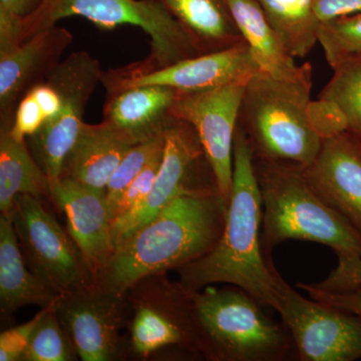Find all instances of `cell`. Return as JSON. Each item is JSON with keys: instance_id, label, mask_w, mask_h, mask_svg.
<instances>
[{"instance_id": "cell-1", "label": "cell", "mask_w": 361, "mask_h": 361, "mask_svg": "<svg viewBox=\"0 0 361 361\" xmlns=\"http://www.w3.org/2000/svg\"><path fill=\"white\" fill-rule=\"evenodd\" d=\"M254 157L237 127L234 137L233 182L224 229L216 245L203 257L180 268V284L198 291L214 284L234 285L273 310H279L287 282L261 244L262 201Z\"/></svg>"}, {"instance_id": "cell-2", "label": "cell", "mask_w": 361, "mask_h": 361, "mask_svg": "<svg viewBox=\"0 0 361 361\" xmlns=\"http://www.w3.org/2000/svg\"><path fill=\"white\" fill-rule=\"evenodd\" d=\"M227 209L215 185L183 192L116 247L94 284L123 295L146 277L198 260L220 239Z\"/></svg>"}, {"instance_id": "cell-3", "label": "cell", "mask_w": 361, "mask_h": 361, "mask_svg": "<svg viewBox=\"0 0 361 361\" xmlns=\"http://www.w3.org/2000/svg\"><path fill=\"white\" fill-rule=\"evenodd\" d=\"M262 201L261 244L266 258L288 240L329 247L337 257H361V236L311 186L302 166L254 158Z\"/></svg>"}, {"instance_id": "cell-4", "label": "cell", "mask_w": 361, "mask_h": 361, "mask_svg": "<svg viewBox=\"0 0 361 361\" xmlns=\"http://www.w3.org/2000/svg\"><path fill=\"white\" fill-rule=\"evenodd\" d=\"M203 355L215 361H296L284 322L271 318L255 297L238 286L190 291Z\"/></svg>"}, {"instance_id": "cell-5", "label": "cell", "mask_w": 361, "mask_h": 361, "mask_svg": "<svg viewBox=\"0 0 361 361\" xmlns=\"http://www.w3.org/2000/svg\"><path fill=\"white\" fill-rule=\"evenodd\" d=\"M312 75L281 80L260 71L245 85L238 126L254 158L288 161L307 168L323 140L311 125Z\"/></svg>"}, {"instance_id": "cell-6", "label": "cell", "mask_w": 361, "mask_h": 361, "mask_svg": "<svg viewBox=\"0 0 361 361\" xmlns=\"http://www.w3.org/2000/svg\"><path fill=\"white\" fill-rule=\"evenodd\" d=\"M71 16H82L102 30L137 26L149 35L148 58L118 68L122 73H148L201 54L174 16L154 0H44L35 13L18 23L16 42L20 44Z\"/></svg>"}, {"instance_id": "cell-7", "label": "cell", "mask_w": 361, "mask_h": 361, "mask_svg": "<svg viewBox=\"0 0 361 361\" xmlns=\"http://www.w3.org/2000/svg\"><path fill=\"white\" fill-rule=\"evenodd\" d=\"M11 215L26 264L44 284L59 295L94 285L77 244L42 199L20 195Z\"/></svg>"}, {"instance_id": "cell-8", "label": "cell", "mask_w": 361, "mask_h": 361, "mask_svg": "<svg viewBox=\"0 0 361 361\" xmlns=\"http://www.w3.org/2000/svg\"><path fill=\"white\" fill-rule=\"evenodd\" d=\"M101 65L87 51L73 52L54 66L44 80L59 90L63 109L54 121L45 123L28 139L30 153L49 182L63 175V167L85 122V106L102 82Z\"/></svg>"}, {"instance_id": "cell-9", "label": "cell", "mask_w": 361, "mask_h": 361, "mask_svg": "<svg viewBox=\"0 0 361 361\" xmlns=\"http://www.w3.org/2000/svg\"><path fill=\"white\" fill-rule=\"evenodd\" d=\"M277 312L290 331L299 361L361 360L360 314L306 298L289 284Z\"/></svg>"}, {"instance_id": "cell-10", "label": "cell", "mask_w": 361, "mask_h": 361, "mask_svg": "<svg viewBox=\"0 0 361 361\" xmlns=\"http://www.w3.org/2000/svg\"><path fill=\"white\" fill-rule=\"evenodd\" d=\"M246 85H228L179 92L171 116L196 130L218 190L229 204L233 182L234 137Z\"/></svg>"}, {"instance_id": "cell-11", "label": "cell", "mask_w": 361, "mask_h": 361, "mask_svg": "<svg viewBox=\"0 0 361 361\" xmlns=\"http://www.w3.org/2000/svg\"><path fill=\"white\" fill-rule=\"evenodd\" d=\"M164 139L165 147L160 168L148 197L111 224L113 252L121 242L155 218L183 192L198 187L217 186L215 182L195 180L197 169L207 159L198 134L190 123L171 118L164 130Z\"/></svg>"}, {"instance_id": "cell-12", "label": "cell", "mask_w": 361, "mask_h": 361, "mask_svg": "<svg viewBox=\"0 0 361 361\" xmlns=\"http://www.w3.org/2000/svg\"><path fill=\"white\" fill-rule=\"evenodd\" d=\"M260 71L244 42L224 51L200 54L148 73H125L118 68L106 71L102 75V82L110 96L141 85H163L178 92H193L246 85Z\"/></svg>"}, {"instance_id": "cell-13", "label": "cell", "mask_w": 361, "mask_h": 361, "mask_svg": "<svg viewBox=\"0 0 361 361\" xmlns=\"http://www.w3.org/2000/svg\"><path fill=\"white\" fill-rule=\"evenodd\" d=\"M123 296L97 285L61 294L56 314L78 357L113 360L120 346Z\"/></svg>"}, {"instance_id": "cell-14", "label": "cell", "mask_w": 361, "mask_h": 361, "mask_svg": "<svg viewBox=\"0 0 361 361\" xmlns=\"http://www.w3.org/2000/svg\"><path fill=\"white\" fill-rule=\"evenodd\" d=\"M49 197L63 211L68 231L97 277L113 254L111 220L106 190L85 186L71 178L49 183Z\"/></svg>"}, {"instance_id": "cell-15", "label": "cell", "mask_w": 361, "mask_h": 361, "mask_svg": "<svg viewBox=\"0 0 361 361\" xmlns=\"http://www.w3.org/2000/svg\"><path fill=\"white\" fill-rule=\"evenodd\" d=\"M317 194L361 236V140L348 132L323 140L304 168Z\"/></svg>"}, {"instance_id": "cell-16", "label": "cell", "mask_w": 361, "mask_h": 361, "mask_svg": "<svg viewBox=\"0 0 361 361\" xmlns=\"http://www.w3.org/2000/svg\"><path fill=\"white\" fill-rule=\"evenodd\" d=\"M73 42L68 30L54 25L35 33L8 51L0 52V113L2 125L33 85L45 80Z\"/></svg>"}, {"instance_id": "cell-17", "label": "cell", "mask_w": 361, "mask_h": 361, "mask_svg": "<svg viewBox=\"0 0 361 361\" xmlns=\"http://www.w3.org/2000/svg\"><path fill=\"white\" fill-rule=\"evenodd\" d=\"M135 142L113 123H84L63 167L61 177L106 190L118 164Z\"/></svg>"}, {"instance_id": "cell-18", "label": "cell", "mask_w": 361, "mask_h": 361, "mask_svg": "<svg viewBox=\"0 0 361 361\" xmlns=\"http://www.w3.org/2000/svg\"><path fill=\"white\" fill-rule=\"evenodd\" d=\"M179 92L163 85H141L111 94L104 120L137 144L163 135Z\"/></svg>"}, {"instance_id": "cell-19", "label": "cell", "mask_w": 361, "mask_h": 361, "mask_svg": "<svg viewBox=\"0 0 361 361\" xmlns=\"http://www.w3.org/2000/svg\"><path fill=\"white\" fill-rule=\"evenodd\" d=\"M260 70L281 80L312 75L310 63L296 65L266 18L257 0H223Z\"/></svg>"}, {"instance_id": "cell-20", "label": "cell", "mask_w": 361, "mask_h": 361, "mask_svg": "<svg viewBox=\"0 0 361 361\" xmlns=\"http://www.w3.org/2000/svg\"><path fill=\"white\" fill-rule=\"evenodd\" d=\"M59 294L44 284L26 264L11 213L0 217V308L9 315L25 305L47 308Z\"/></svg>"}, {"instance_id": "cell-21", "label": "cell", "mask_w": 361, "mask_h": 361, "mask_svg": "<svg viewBox=\"0 0 361 361\" xmlns=\"http://www.w3.org/2000/svg\"><path fill=\"white\" fill-rule=\"evenodd\" d=\"M172 14L201 54L245 42L223 0H154Z\"/></svg>"}, {"instance_id": "cell-22", "label": "cell", "mask_w": 361, "mask_h": 361, "mask_svg": "<svg viewBox=\"0 0 361 361\" xmlns=\"http://www.w3.org/2000/svg\"><path fill=\"white\" fill-rule=\"evenodd\" d=\"M20 195L49 196V180L37 165L26 141H16L9 126L0 134V211L11 213Z\"/></svg>"}, {"instance_id": "cell-23", "label": "cell", "mask_w": 361, "mask_h": 361, "mask_svg": "<svg viewBox=\"0 0 361 361\" xmlns=\"http://www.w3.org/2000/svg\"><path fill=\"white\" fill-rule=\"evenodd\" d=\"M290 56L304 58L318 42L320 20L313 0H257Z\"/></svg>"}, {"instance_id": "cell-24", "label": "cell", "mask_w": 361, "mask_h": 361, "mask_svg": "<svg viewBox=\"0 0 361 361\" xmlns=\"http://www.w3.org/2000/svg\"><path fill=\"white\" fill-rule=\"evenodd\" d=\"M319 94V99L334 102L341 109L348 132L361 140V54L342 61Z\"/></svg>"}, {"instance_id": "cell-25", "label": "cell", "mask_w": 361, "mask_h": 361, "mask_svg": "<svg viewBox=\"0 0 361 361\" xmlns=\"http://www.w3.org/2000/svg\"><path fill=\"white\" fill-rule=\"evenodd\" d=\"M39 322L33 330L25 361H71L77 360L78 353L70 337L63 329L56 314L54 304L42 308Z\"/></svg>"}, {"instance_id": "cell-26", "label": "cell", "mask_w": 361, "mask_h": 361, "mask_svg": "<svg viewBox=\"0 0 361 361\" xmlns=\"http://www.w3.org/2000/svg\"><path fill=\"white\" fill-rule=\"evenodd\" d=\"M325 59L332 68L361 54V13L320 23L317 35Z\"/></svg>"}, {"instance_id": "cell-27", "label": "cell", "mask_w": 361, "mask_h": 361, "mask_svg": "<svg viewBox=\"0 0 361 361\" xmlns=\"http://www.w3.org/2000/svg\"><path fill=\"white\" fill-rule=\"evenodd\" d=\"M164 147L165 139L163 133V135L149 141L137 142L123 157L106 188L111 220L125 190L156 157L163 153Z\"/></svg>"}, {"instance_id": "cell-28", "label": "cell", "mask_w": 361, "mask_h": 361, "mask_svg": "<svg viewBox=\"0 0 361 361\" xmlns=\"http://www.w3.org/2000/svg\"><path fill=\"white\" fill-rule=\"evenodd\" d=\"M338 264L329 276L317 283L298 282L301 290H315L325 293H344L355 291L361 287V257H337Z\"/></svg>"}, {"instance_id": "cell-29", "label": "cell", "mask_w": 361, "mask_h": 361, "mask_svg": "<svg viewBox=\"0 0 361 361\" xmlns=\"http://www.w3.org/2000/svg\"><path fill=\"white\" fill-rule=\"evenodd\" d=\"M44 0H0V52L18 45V23L35 13Z\"/></svg>"}, {"instance_id": "cell-30", "label": "cell", "mask_w": 361, "mask_h": 361, "mask_svg": "<svg viewBox=\"0 0 361 361\" xmlns=\"http://www.w3.org/2000/svg\"><path fill=\"white\" fill-rule=\"evenodd\" d=\"M161 157L163 153L156 157L125 190L116 206L113 222L134 210L135 207L139 206L148 197L160 168Z\"/></svg>"}, {"instance_id": "cell-31", "label": "cell", "mask_w": 361, "mask_h": 361, "mask_svg": "<svg viewBox=\"0 0 361 361\" xmlns=\"http://www.w3.org/2000/svg\"><path fill=\"white\" fill-rule=\"evenodd\" d=\"M311 125L322 140L348 132L345 116L336 104L329 99H318L308 106Z\"/></svg>"}, {"instance_id": "cell-32", "label": "cell", "mask_w": 361, "mask_h": 361, "mask_svg": "<svg viewBox=\"0 0 361 361\" xmlns=\"http://www.w3.org/2000/svg\"><path fill=\"white\" fill-rule=\"evenodd\" d=\"M47 123L44 111L30 92L20 99L13 116L9 133L16 141H26Z\"/></svg>"}, {"instance_id": "cell-33", "label": "cell", "mask_w": 361, "mask_h": 361, "mask_svg": "<svg viewBox=\"0 0 361 361\" xmlns=\"http://www.w3.org/2000/svg\"><path fill=\"white\" fill-rule=\"evenodd\" d=\"M42 313V310L30 322L2 332L0 336V361L23 360Z\"/></svg>"}, {"instance_id": "cell-34", "label": "cell", "mask_w": 361, "mask_h": 361, "mask_svg": "<svg viewBox=\"0 0 361 361\" xmlns=\"http://www.w3.org/2000/svg\"><path fill=\"white\" fill-rule=\"evenodd\" d=\"M33 97V99L39 104L40 109L44 111L47 123L54 121L58 118L59 113L63 109V99L59 94V90L47 80H42L28 92Z\"/></svg>"}, {"instance_id": "cell-35", "label": "cell", "mask_w": 361, "mask_h": 361, "mask_svg": "<svg viewBox=\"0 0 361 361\" xmlns=\"http://www.w3.org/2000/svg\"><path fill=\"white\" fill-rule=\"evenodd\" d=\"M316 16L320 23L341 16L361 13V0H313Z\"/></svg>"}, {"instance_id": "cell-36", "label": "cell", "mask_w": 361, "mask_h": 361, "mask_svg": "<svg viewBox=\"0 0 361 361\" xmlns=\"http://www.w3.org/2000/svg\"><path fill=\"white\" fill-rule=\"evenodd\" d=\"M303 291L310 294V298L315 300L331 304L341 310L351 311L361 315V289L344 292V293H325V292L310 290V289Z\"/></svg>"}, {"instance_id": "cell-37", "label": "cell", "mask_w": 361, "mask_h": 361, "mask_svg": "<svg viewBox=\"0 0 361 361\" xmlns=\"http://www.w3.org/2000/svg\"><path fill=\"white\" fill-rule=\"evenodd\" d=\"M358 289H361V287H360V288H358Z\"/></svg>"}]
</instances>
